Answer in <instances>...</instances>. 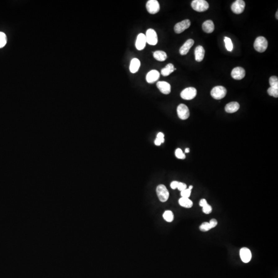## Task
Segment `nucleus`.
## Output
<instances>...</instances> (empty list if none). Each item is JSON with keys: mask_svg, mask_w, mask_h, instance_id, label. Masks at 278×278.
I'll return each instance as SVG.
<instances>
[{"mask_svg": "<svg viewBox=\"0 0 278 278\" xmlns=\"http://www.w3.org/2000/svg\"><path fill=\"white\" fill-rule=\"evenodd\" d=\"M210 226H211V228H214L215 227H216L217 225V221L216 219H214V218H213V219H212L211 221H210Z\"/></svg>", "mask_w": 278, "mask_h": 278, "instance_id": "nucleus-34", "label": "nucleus"}, {"mask_svg": "<svg viewBox=\"0 0 278 278\" xmlns=\"http://www.w3.org/2000/svg\"><path fill=\"white\" fill-rule=\"evenodd\" d=\"M157 87L161 92L164 94H168L171 91V85L166 82H158L157 83Z\"/></svg>", "mask_w": 278, "mask_h": 278, "instance_id": "nucleus-15", "label": "nucleus"}, {"mask_svg": "<svg viewBox=\"0 0 278 278\" xmlns=\"http://www.w3.org/2000/svg\"><path fill=\"white\" fill-rule=\"evenodd\" d=\"M193 186H189V188H188V189H189V190H190L192 191V189H193Z\"/></svg>", "mask_w": 278, "mask_h": 278, "instance_id": "nucleus-40", "label": "nucleus"}, {"mask_svg": "<svg viewBox=\"0 0 278 278\" xmlns=\"http://www.w3.org/2000/svg\"><path fill=\"white\" fill-rule=\"evenodd\" d=\"M177 114L180 119H186L190 116V111L187 106L185 104H180L177 109Z\"/></svg>", "mask_w": 278, "mask_h": 278, "instance_id": "nucleus-8", "label": "nucleus"}, {"mask_svg": "<svg viewBox=\"0 0 278 278\" xmlns=\"http://www.w3.org/2000/svg\"><path fill=\"white\" fill-rule=\"evenodd\" d=\"M240 258L242 261L245 263L249 262L252 258L251 251L248 248L243 247L240 250Z\"/></svg>", "mask_w": 278, "mask_h": 278, "instance_id": "nucleus-12", "label": "nucleus"}, {"mask_svg": "<svg viewBox=\"0 0 278 278\" xmlns=\"http://www.w3.org/2000/svg\"><path fill=\"white\" fill-rule=\"evenodd\" d=\"M190 25V21L189 19H186L176 24L174 27V30L176 33H182L186 29L189 28Z\"/></svg>", "mask_w": 278, "mask_h": 278, "instance_id": "nucleus-10", "label": "nucleus"}, {"mask_svg": "<svg viewBox=\"0 0 278 278\" xmlns=\"http://www.w3.org/2000/svg\"><path fill=\"white\" fill-rule=\"evenodd\" d=\"M179 204L182 207L186 208H191L193 206V202L189 198L182 197L179 200Z\"/></svg>", "mask_w": 278, "mask_h": 278, "instance_id": "nucleus-23", "label": "nucleus"}, {"mask_svg": "<svg viewBox=\"0 0 278 278\" xmlns=\"http://www.w3.org/2000/svg\"><path fill=\"white\" fill-rule=\"evenodd\" d=\"M267 92L270 96L277 98L278 96V88L276 87H270L268 89Z\"/></svg>", "mask_w": 278, "mask_h": 278, "instance_id": "nucleus-26", "label": "nucleus"}, {"mask_svg": "<svg viewBox=\"0 0 278 278\" xmlns=\"http://www.w3.org/2000/svg\"><path fill=\"white\" fill-rule=\"evenodd\" d=\"M146 9L150 14H156L160 9V4L157 0H149L146 3Z\"/></svg>", "mask_w": 278, "mask_h": 278, "instance_id": "nucleus-7", "label": "nucleus"}, {"mask_svg": "<svg viewBox=\"0 0 278 278\" xmlns=\"http://www.w3.org/2000/svg\"><path fill=\"white\" fill-rule=\"evenodd\" d=\"M146 43V39L145 35L143 34H140L138 35L136 42V47L137 49L139 51L143 50L144 48H145Z\"/></svg>", "mask_w": 278, "mask_h": 278, "instance_id": "nucleus-14", "label": "nucleus"}, {"mask_svg": "<svg viewBox=\"0 0 278 278\" xmlns=\"http://www.w3.org/2000/svg\"><path fill=\"white\" fill-rule=\"evenodd\" d=\"M145 37L146 39L147 43L148 44L152 46H155L157 44L158 41L157 34L154 29H147Z\"/></svg>", "mask_w": 278, "mask_h": 278, "instance_id": "nucleus-5", "label": "nucleus"}, {"mask_svg": "<svg viewBox=\"0 0 278 278\" xmlns=\"http://www.w3.org/2000/svg\"><path fill=\"white\" fill-rule=\"evenodd\" d=\"M154 57L158 61H164L167 58V54L164 51H157L155 52L154 54Z\"/></svg>", "mask_w": 278, "mask_h": 278, "instance_id": "nucleus-22", "label": "nucleus"}, {"mask_svg": "<svg viewBox=\"0 0 278 278\" xmlns=\"http://www.w3.org/2000/svg\"><path fill=\"white\" fill-rule=\"evenodd\" d=\"M204 54H205V50L202 46H199L197 47L195 50V60L200 62L203 61L204 58Z\"/></svg>", "mask_w": 278, "mask_h": 278, "instance_id": "nucleus-17", "label": "nucleus"}, {"mask_svg": "<svg viewBox=\"0 0 278 278\" xmlns=\"http://www.w3.org/2000/svg\"><path fill=\"white\" fill-rule=\"evenodd\" d=\"M175 156L178 159H185L186 158V155L180 148H177L176 150Z\"/></svg>", "mask_w": 278, "mask_h": 278, "instance_id": "nucleus-30", "label": "nucleus"}, {"mask_svg": "<svg viewBox=\"0 0 278 278\" xmlns=\"http://www.w3.org/2000/svg\"><path fill=\"white\" fill-rule=\"evenodd\" d=\"M202 28L207 33H211L214 30V25L212 20H207L203 23Z\"/></svg>", "mask_w": 278, "mask_h": 278, "instance_id": "nucleus-19", "label": "nucleus"}, {"mask_svg": "<svg viewBox=\"0 0 278 278\" xmlns=\"http://www.w3.org/2000/svg\"><path fill=\"white\" fill-rule=\"evenodd\" d=\"M208 204L207 201L205 199H202L200 200V206L201 207H203L204 206H205L206 204Z\"/></svg>", "mask_w": 278, "mask_h": 278, "instance_id": "nucleus-37", "label": "nucleus"}, {"mask_svg": "<svg viewBox=\"0 0 278 278\" xmlns=\"http://www.w3.org/2000/svg\"><path fill=\"white\" fill-rule=\"evenodd\" d=\"M140 61L138 58H133L130 62L129 69L132 73L137 72L140 67Z\"/></svg>", "mask_w": 278, "mask_h": 278, "instance_id": "nucleus-20", "label": "nucleus"}, {"mask_svg": "<svg viewBox=\"0 0 278 278\" xmlns=\"http://www.w3.org/2000/svg\"><path fill=\"white\" fill-rule=\"evenodd\" d=\"M197 95V90L193 87L186 88L180 93L182 98L186 100H193Z\"/></svg>", "mask_w": 278, "mask_h": 278, "instance_id": "nucleus-6", "label": "nucleus"}, {"mask_svg": "<svg viewBox=\"0 0 278 278\" xmlns=\"http://www.w3.org/2000/svg\"><path fill=\"white\" fill-rule=\"evenodd\" d=\"M176 70V69L174 68V65L173 64H168L166 65V67L161 70V73L163 76H168Z\"/></svg>", "mask_w": 278, "mask_h": 278, "instance_id": "nucleus-21", "label": "nucleus"}, {"mask_svg": "<svg viewBox=\"0 0 278 278\" xmlns=\"http://www.w3.org/2000/svg\"><path fill=\"white\" fill-rule=\"evenodd\" d=\"M156 192L159 200L161 202H165L169 198V192L164 185H160L158 186L156 189Z\"/></svg>", "mask_w": 278, "mask_h": 278, "instance_id": "nucleus-4", "label": "nucleus"}, {"mask_svg": "<svg viewBox=\"0 0 278 278\" xmlns=\"http://www.w3.org/2000/svg\"><path fill=\"white\" fill-rule=\"evenodd\" d=\"M194 44V41L192 39L187 40L186 43H184L183 46L180 47L179 52L182 55H185L187 54L189 52V50L192 47V46Z\"/></svg>", "mask_w": 278, "mask_h": 278, "instance_id": "nucleus-16", "label": "nucleus"}, {"mask_svg": "<svg viewBox=\"0 0 278 278\" xmlns=\"http://www.w3.org/2000/svg\"><path fill=\"white\" fill-rule=\"evenodd\" d=\"M269 84L271 87L278 88V78L277 76H273L269 78Z\"/></svg>", "mask_w": 278, "mask_h": 278, "instance_id": "nucleus-27", "label": "nucleus"}, {"mask_svg": "<svg viewBox=\"0 0 278 278\" xmlns=\"http://www.w3.org/2000/svg\"><path fill=\"white\" fill-rule=\"evenodd\" d=\"M7 43V37L4 33L0 32V48L6 45Z\"/></svg>", "mask_w": 278, "mask_h": 278, "instance_id": "nucleus-28", "label": "nucleus"}, {"mask_svg": "<svg viewBox=\"0 0 278 278\" xmlns=\"http://www.w3.org/2000/svg\"><path fill=\"white\" fill-rule=\"evenodd\" d=\"M278 11H277V12H276V18L277 19H278Z\"/></svg>", "mask_w": 278, "mask_h": 278, "instance_id": "nucleus-41", "label": "nucleus"}, {"mask_svg": "<svg viewBox=\"0 0 278 278\" xmlns=\"http://www.w3.org/2000/svg\"><path fill=\"white\" fill-rule=\"evenodd\" d=\"M191 194V190H189V189H186L181 192V196L182 197L189 198V197L190 196Z\"/></svg>", "mask_w": 278, "mask_h": 278, "instance_id": "nucleus-32", "label": "nucleus"}, {"mask_svg": "<svg viewBox=\"0 0 278 278\" xmlns=\"http://www.w3.org/2000/svg\"><path fill=\"white\" fill-rule=\"evenodd\" d=\"M186 187H187V186H186V184L182 183V182H179L178 185V186H177V189H178V190L182 192V191L185 190L186 189H187Z\"/></svg>", "mask_w": 278, "mask_h": 278, "instance_id": "nucleus-33", "label": "nucleus"}, {"mask_svg": "<svg viewBox=\"0 0 278 278\" xmlns=\"http://www.w3.org/2000/svg\"><path fill=\"white\" fill-rule=\"evenodd\" d=\"M240 108V104L236 101L228 103L225 106V111L227 113L232 114L236 112Z\"/></svg>", "mask_w": 278, "mask_h": 278, "instance_id": "nucleus-18", "label": "nucleus"}, {"mask_svg": "<svg viewBox=\"0 0 278 278\" xmlns=\"http://www.w3.org/2000/svg\"><path fill=\"white\" fill-rule=\"evenodd\" d=\"M227 90L224 87L218 86L214 87L211 91V95L215 100H219L225 97Z\"/></svg>", "mask_w": 278, "mask_h": 278, "instance_id": "nucleus-3", "label": "nucleus"}, {"mask_svg": "<svg viewBox=\"0 0 278 278\" xmlns=\"http://www.w3.org/2000/svg\"><path fill=\"white\" fill-rule=\"evenodd\" d=\"M178 183L179 182H177V181H174V182H172L171 183V188L173 189V190L177 189Z\"/></svg>", "mask_w": 278, "mask_h": 278, "instance_id": "nucleus-36", "label": "nucleus"}, {"mask_svg": "<svg viewBox=\"0 0 278 278\" xmlns=\"http://www.w3.org/2000/svg\"><path fill=\"white\" fill-rule=\"evenodd\" d=\"M245 7V2L243 0H237L232 5L231 10L234 14L238 15L243 12Z\"/></svg>", "mask_w": 278, "mask_h": 278, "instance_id": "nucleus-9", "label": "nucleus"}, {"mask_svg": "<svg viewBox=\"0 0 278 278\" xmlns=\"http://www.w3.org/2000/svg\"><path fill=\"white\" fill-rule=\"evenodd\" d=\"M245 70L242 67H236L233 69L231 72V76L233 78L236 80H241L245 76Z\"/></svg>", "mask_w": 278, "mask_h": 278, "instance_id": "nucleus-11", "label": "nucleus"}, {"mask_svg": "<svg viewBox=\"0 0 278 278\" xmlns=\"http://www.w3.org/2000/svg\"><path fill=\"white\" fill-rule=\"evenodd\" d=\"M211 229L210 223L208 222H203L200 227V230L203 232L208 231V230H210Z\"/></svg>", "mask_w": 278, "mask_h": 278, "instance_id": "nucleus-29", "label": "nucleus"}, {"mask_svg": "<svg viewBox=\"0 0 278 278\" xmlns=\"http://www.w3.org/2000/svg\"><path fill=\"white\" fill-rule=\"evenodd\" d=\"M268 41L266 38L263 36H260L255 39L254 43V48L257 51L263 53L267 48Z\"/></svg>", "mask_w": 278, "mask_h": 278, "instance_id": "nucleus-1", "label": "nucleus"}, {"mask_svg": "<svg viewBox=\"0 0 278 278\" xmlns=\"http://www.w3.org/2000/svg\"><path fill=\"white\" fill-rule=\"evenodd\" d=\"M155 144L157 146H160L162 144V142H161V141L159 139L156 138L154 141Z\"/></svg>", "mask_w": 278, "mask_h": 278, "instance_id": "nucleus-38", "label": "nucleus"}, {"mask_svg": "<svg viewBox=\"0 0 278 278\" xmlns=\"http://www.w3.org/2000/svg\"><path fill=\"white\" fill-rule=\"evenodd\" d=\"M203 211L205 214H208L211 213L212 211V208L211 206H210V204H208L203 207Z\"/></svg>", "mask_w": 278, "mask_h": 278, "instance_id": "nucleus-31", "label": "nucleus"}, {"mask_svg": "<svg viewBox=\"0 0 278 278\" xmlns=\"http://www.w3.org/2000/svg\"><path fill=\"white\" fill-rule=\"evenodd\" d=\"M189 152H190V149L189 148H186V150H185V153H189Z\"/></svg>", "mask_w": 278, "mask_h": 278, "instance_id": "nucleus-39", "label": "nucleus"}, {"mask_svg": "<svg viewBox=\"0 0 278 278\" xmlns=\"http://www.w3.org/2000/svg\"><path fill=\"white\" fill-rule=\"evenodd\" d=\"M224 42L225 43L226 48L228 51L231 52L232 51L233 46L231 40L230 38L225 37L224 39Z\"/></svg>", "mask_w": 278, "mask_h": 278, "instance_id": "nucleus-25", "label": "nucleus"}, {"mask_svg": "<svg viewBox=\"0 0 278 278\" xmlns=\"http://www.w3.org/2000/svg\"><path fill=\"white\" fill-rule=\"evenodd\" d=\"M164 135L162 132H159V133H158L157 136V138L160 140L161 141V142H162V143H163L164 142Z\"/></svg>", "mask_w": 278, "mask_h": 278, "instance_id": "nucleus-35", "label": "nucleus"}, {"mask_svg": "<svg viewBox=\"0 0 278 278\" xmlns=\"http://www.w3.org/2000/svg\"><path fill=\"white\" fill-rule=\"evenodd\" d=\"M163 217L164 220L168 222H172L174 220V214L169 210L164 212V213H163Z\"/></svg>", "mask_w": 278, "mask_h": 278, "instance_id": "nucleus-24", "label": "nucleus"}, {"mask_svg": "<svg viewBox=\"0 0 278 278\" xmlns=\"http://www.w3.org/2000/svg\"><path fill=\"white\" fill-rule=\"evenodd\" d=\"M191 6L194 11L198 12H204L209 7V5L204 0H194L191 3Z\"/></svg>", "mask_w": 278, "mask_h": 278, "instance_id": "nucleus-2", "label": "nucleus"}, {"mask_svg": "<svg viewBox=\"0 0 278 278\" xmlns=\"http://www.w3.org/2000/svg\"><path fill=\"white\" fill-rule=\"evenodd\" d=\"M160 75V73L157 70H151L147 74L146 77L147 82L150 83H154L159 79Z\"/></svg>", "mask_w": 278, "mask_h": 278, "instance_id": "nucleus-13", "label": "nucleus"}]
</instances>
